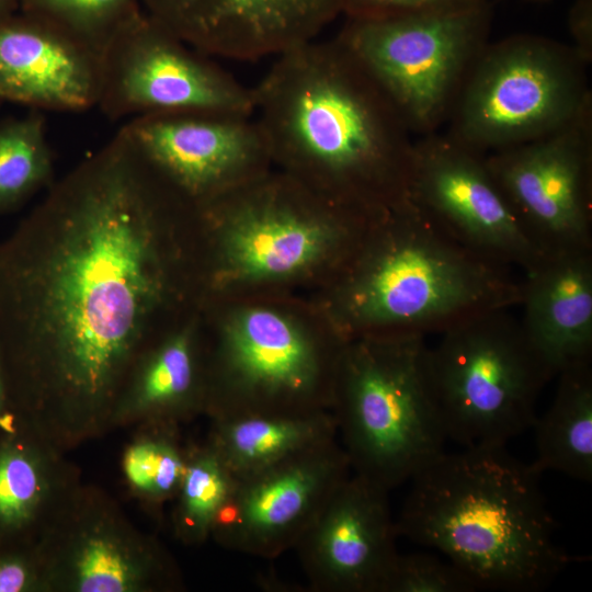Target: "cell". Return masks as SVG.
Segmentation results:
<instances>
[{"label":"cell","instance_id":"obj_1","mask_svg":"<svg viewBox=\"0 0 592 592\" xmlns=\"http://www.w3.org/2000/svg\"><path fill=\"white\" fill-rule=\"evenodd\" d=\"M192 205L122 127L0 240L11 407L54 444L110 425L140 357L172 332V232Z\"/></svg>","mask_w":592,"mask_h":592},{"label":"cell","instance_id":"obj_2","mask_svg":"<svg viewBox=\"0 0 592 592\" xmlns=\"http://www.w3.org/2000/svg\"><path fill=\"white\" fill-rule=\"evenodd\" d=\"M275 57L252 89L271 158L366 216L408 201L412 134L353 52L335 36Z\"/></svg>","mask_w":592,"mask_h":592},{"label":"cell","instance_id":"obj_3","mask_svg":"<svg viewBox=\"0 0 592 592\" xmlns=\"http://www.w3.org/2000/svg\"><path fill=\"white\" fill-rule=\"evenodd\" d=\"M540 474L506 446L443 452L409 480L398 535L443 554L477 591H542L572 558L557 540Z\"/></svg>","mask_w":592,"mask_h":592},{"label":"cell","instance_id":"obj_4","mask_svg":"<svg viewBox=\"0 0 592 592\" xmlns=\"http://www.w3.org/2000/svg\"><path fill=\"white\" fill-rule=\"evenodd\" d=\"M376 236L348 284L344 312L368 334L442 333L520 306L512 267L458 243L410 198L374 218Z\"/></svg>","mask_w":592,"mask_h":592},{"label":"cell","instance_id":"obj_5","mask_svg":"<svg viewBox=\"0 0 592 592\" xmlns=\"http://www.w3.org/2000/svg\"><path fill=\"white\" fill-rule=\"evenodd\" d=\"M425 335L368 334L339 362L330 411L353 474L387 491L409 481L447 441L424 367Z\"/></svg>","mask_w":592,"mask_h":592},{"label":"cell","instance_id":"obj_6","mask_svg":"<svg viewBox=\"0 0 592 592\" xmlns=\"http://www.w3.org/2000/svg\"><path fill=\"white\" fill-rule=\"evenodd\" d=\"M509 309L470 317L426 346L428 387L446 439L464 448L501 447L530 430L555 376Z\"/></svg>","mask_w":592,"mask_h":592},{"label":"cell","instance_id":"obj_7","mask_svg":"<svg viewBox=\"0 0 592 592\" xmlns=\"http://www.w3.org/2000/svg\"><path fill=\"white\" fill-rule=\"evenodd\" d=\"M588 65L573 46L543 36L488 43L466 78L446 133L482 155L549 135L592 105Z\"/></svg>","mask_w":592,"mask_h":592},{"label":"cell","instance_id":"obj_8","mask_svg":"<svg viewBox=\"0 0 592 592\" xmlns=\"http://www.w3.org/2000/svg\"><path fill=\"white\" fill-rule=\"evenodd\" d=\"M491 2L443 11L348 18L337 35L388 95L411 134L446 124L488 44Z\"/></svg>","mask_w":592,"mask_h":592},{"label":"cell","instance_id":"obj_9","mask_svg":"<svg viewBox=\"0 0 592 592\" xmlns=\"http://www.w3.org/2000/svg\"><path fill=\"white\" fill-rule=\"evenodd\" d=\"M339 362L321 356L281 315L251 309L227 327L206 371L205 413L212 420L330 411Z\"/></svg>","mask_w":592,"mask_h":592},{"label":"cell","instance_id":"obj_10","mask_svg":"<svg viewBox=\"0 0 592 592\" xmlns=\"http://www.w3.org/2000/svg\"><path fill=\"white\" fill-rule=\"evenodd\" d=\"M96 106L110 119L181 112L251 115L253 93L143 9L101 52Z\"/></svg>","mask_w":592,"mask_h":592},{"label":"cell","instance_id":"obj_11","mask_svg":"<svg viewBox=\"0 0 592 592\" xmlns=\"http://www.w3.org/2000/svg\"><path fill=\"white\" fill-rule=\"evenodd\" d=\"M485 160L545 258L592 250V105L560 129Z\"/></svg>","mask_w":592,"mask_h":592},{"label":"cell","instance_id":"obj_12","mask_svg":"<svg viewBox=\"0 0 592 592\" xmlns=\"http://www.w3.org/2000/svg\"><path fill=\"white\" fill-rule=\"evenodd\" d=\"M46 591L156 592L181 587L163 548L101 497L76 490L35 543Z\"/></svg>","mask_w":592,"mask_h":592},{"label":"cell","instance_id":"obj_13","mask_svg":"<svg viewBox=\"0 0 592 592\" xmlns=\"http://www.w3.org/2000/svg\"><path fill=\"white\" fill-rule=\"evenodd\" d=\"M409 198L465 248L525 273L546 258L530 241L485 155L446 132L413 145Z\"/></svg>","mask_w":592,"mask_h":592},{"label":"cell","instance_id":"obj_14","mask_svg":"<svg viewBox=\"0 0 592 592\" xmlns=\"http://www.w3.org/2000/svg\"><path fill=\"white\" fill-rule=\"evenodd\" d=\"M337 439L237 480L210 537L232 551L273 559L289 549L351 475Z\"/></svg>","mask_w":592,"mask_h":592},{"label":"cell","instance_id":"obj_15","mask_svg":"<svg viewBox=\"0 0 592 592\" xmlns=\"http://www.w3.org/2000/svg\"><path fill=\"white\" fill-rule=\"evenodd\" d=\"M123 128L148 161L197 205L247 184L271 153L253 114L181 112L130 118Z\"/></svg>","mask_w":592,"mask_h":592},{"label":"cell","instance_id":"obj_16","mask_svg":"<svg viewBox=\"0 0 592 592\" xmlns=\"http://www.w3.org/2000/svg\"><path fill=\"white\" fill-rule=\"evenodd\" d=\"M386 489L351 473L294 549L317 592H382L399 554Z\"/></svg>","mask_w":592,"mask_h":592},{"label":"cell","instance_id":"obj_17","mask_svg":"<svg viewBox=\"0 0 592 592\" xmlns=\"http://www.w3.org/2000/svg\"><path fill=\"white\" fill-rule=\"evenodd\" d=\"M143 9L207 56L253 60L312 41L343 0H140Z\"/></svg>","mask_w":592,"mask_h":592},{"label":"cell","instance_id":"obj_18","mask_svg":"<svg viewBox=\"0 0 592 592\" xmlns=\"http://www.w3.org/2000/svg\"><path fill=\"white\" fill-rule=\"evenodd\" d=\"M100 86V52L20 11L0 22L1 102L78 112L96 106Z\"/></svg>","mask_w":592,"mask_h":592},{"label":"cell","instance_id":"obj_19","mask_svg":"<svg viewBox=\"0 0 592 592\" xmlns=\"http://www.w3.org/2000/svg\"><path fill=\"white\" fill-rule=\"evenodd\" d=\"M247 189L236 203H227V213L221 212L228 218L226 259L239 275L266 278L295 273L316 261L334 239L331 232L339 229L293 202L288 186Z\"/></svg>","mask_w":592,"mask_h":592},{"label":"cell","instance_id":"obj_20","mask_svg":"<svg viewBox=\"0 0 592 592\" xmlns=\"http://www.w3.org/2000/svg\"><path fill=\"white\" fill-rule=\"evenodd\" d=\"M522 282V328L554 375L592 357V250L546 258Z\"/></svg>","mask_w":592,"mask_h":592},{"label":"cell","instance_id":"obj_21","mask_svg":"<svg viewBox=\"0 0 592 592\" xmlns=\"http://www.w3.org/2000/svg\"><path fill=\"white\" fill-rule=\"evenodd\" d=\"M55 446L14 413L0 428V546L35 544L76 490Z\"/></svg>","mask_w":592,"mask_h":592},{"label":"cell","instance_id":"obj_22","mask_svg":"<svg viewBox=\"0 0 592 592\" xmlns=\"http://www.w3.org/2000/svg\"><path fill=\"white\" fill-rule=\"evenodd\" d=\"M206 410V367L192 325L181 326L138 361L118 399L113 422L179 429Z\"/></svg>","mask_w":592,"mask_h":592},{"label":"cell","instance_id":"obj_23","mask_svg":"<svg viewBox=\"0 0 592 592\" xmlns=\"http://www.w3.org/2000/svg\"><path fill=\"white\" fill-rule=\"evenodd\" d=\"M207 444L236 480L337 439L331 411L212 419Z\"/></svg>","mask_w":592,"mask_h":592},{"label":"cell","instance_id":"obj_24","mask_svg":"<svg viewBox=\"0 0 592 592\" xmlns=\"http://www.w3.org/2000/svg\"><path fill=\"white\" fill-rule=\"evenodd\" d=\"M554 400L532 428L540 473L555 470L584 482L592 481V368L591 363L561 372Z\"/></svg>","mask_w":592,"mask_h":592},{"label":"cell","instance_id":"obj_25","mask_svg":"<svg viewBox=\"0 0 592 592\" xmlns=\"http://www.w3.org/2000/svg\"><path fill=\"white\" fill-rule=\"evenodd\" d=\"M54 183L44 116L36 110L0 123V214L16 210Z\"/></svg>","mask_w":592,"mask_h":592},{"label":"cell","instance_id":"obj_26","mask_svg":"<svg viewBox=\"0 0 592 592\" xmlns=\"http://www.w3.org/2000/svg\"><path fill=\"white\" fill-rule=\"evenodd\" d=\"M236 478L207 443L189 447L185 471L173 500L172 525L185 545L203 544L231 494Z\"/></svg>","mask_w":592,"mask_h":592},{"label":"cell","instance_id":"obj_27","mask_svg":"<svg viewBox=\"0 0 592 592\" xmlns=\"http://www.w3.org/2000/svg\"><path fill=\"white\" fill-rule=\"evenodd\" d=\"M146 432L130 444L123 458L128 483L146 500L163 503L173 500L182 481L189 447L184 448L178 430L145 426Z\"/></svg>","mask_w":592,"mask_h":592},{"label":"cell","instance_id":"obj_28","mask_svg":"<svg viewBox=\"0 0 592 592\" xmlns=\"http://www.w3.org/2000/svg\"><path fill=\"white\" fill-rule=\"evenodd\" d=\"M143 10L140 0H23L20 12L45 20L98 52Z\"/></svg>","mask_w":592,"mask_h":592},{"label":"cell","instance_id":"obj_29","mask_svg":"<svg viewBox=\"0 0 592 592\" xmlns=\"http://www.w3.org/2000/svg\"><path fill=\"white\" fill-rule=\"evenodd\" d=\"M470 579L449 560L435 555L398 554L382 592H475Z\"/></svg>","mask_w":592,"mask_h":592},{"label":"cell","instance_id":"obj_30","mask_svg":"<svg viewBox=\"0 0 592 592\" xmlns=\"http://www.w3.org/2000/svg\"><path fill=\"white\" fill-rule=\"evenodd\" d=\"M46 591L35 544L0 546V592Z\"/></svg>","mask_w":592,"mask_h":592},{"label":"cell","instance_id":"obj_31","mask_svg":"<svg viewBox=\"0 0 592 592\" xmlns=\"http://www.w3.org/2000/svg\"><path fill=\"white\" fill-rule=\"evenodd\" d=\"M489 0H343L348 18H375L426 11L458 10Z\"/></svg>","mask_w":592,"mask_h":592},{"label":"cell","instance_id":"obj_32","mask_svg":"<svg viewBox=\"0 0 592 592\" xmlns=\"http://www.w3.org/2000/svg\"><path fill=\"white\" fill-rule=\"evenodd\" d=\"M569 31L576 50L589 64L592 59V0H576L569 12Z\"/></svg>","mask_w":592,"mask_h":592},{"label":"cell","instance_id":"obj_33","mask_svg":"<svg viewBox=\"0 0 592 592\" xmlns=\"http://www.w3.org/2000/svg\"><path fill=\"white\" fill-rule=\"evenodd\" d=\"M12 414L13 411L10 402L9 388L0 353V428L11 418Z\"/></svg>","mask_w":592,"mask_h":592},{"label":"cell","instance_id":"obj_34","mask_svg":"<svg viewBox=\"0 0 592 592\" xmlns=\"http://www.w3.org/2000/svg\"><path fill=\"white\" fill-rule=\"evenodd\" d=\"M23 0H0V22L18 13Z\"/></svg>","mask_w":592,"mask_h":592},{"label":"cell","instance_id":"obj_35","mask_svg":"<svg viewBox=\"0 0 592 592\" xmlns=\"http://www.w3.org/2000/svg\"><path fill=\"white\" fill-rule=\"evenodd\" d=\"M524 1H527V2H547L549 0H524Z\"/></svg>","mask_w":592,"mask_h":592},{"label":"cell","instance_id":"obj_36","mask_svg":"<svg viewBox=\"0 0 592 592\" xmlns=\"http://www.w3.org/2000/svg\"><path fill=\"white\" fill-rule=\"evenodd\" d=\"M1 102V101H0Z\"/></svg>","mask_w":592,"mask_h":592}]
</instances>
